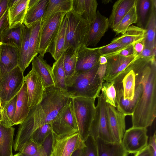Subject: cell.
Instances as JSON below:
<instances>
[{
	"label": "cell",
	"instance_id": "1",
	"mask_svg": "<svg viewBox=\"0 0 156 156\" xmlns=\"http://www.w3.org/2000/svg\"><path fill=\"white\" fill-rule=\"evenodd\" d=\"M139 58L132 64L136 78L143 90L132 116V127L147 128L156 116V66L155 59Z\"/></svg>",
	"mask_w": 156,
	"mask_h": 156
},
{
	"label": "cell",
	"instance_id": "2",
	"mask_svg": "<svg viewBox=\"0 0 156 156\" xmlns=\"http://www.w3.org/2000/svg\"><path fill=\"white\" fill-rule=\"evenodd\" d=\"M69 98L54 87L45 89L41 102L30 109L21 123L25 131L31 136L38 128L46 124H51Z\"/></svg>",
	"mask_w": 156,
	"mask_h": 156
},
{
	"label": "cell",
	"instance_id": "3",
	"mask_svg": "<svg viewBox=\"0 0 156 156\" xmlns=\"http://www.w3.org/2000/svg\"><path fill=\"white\" fill-rule=\"evenodd\" d=\"M99 63L90 70L75 73L67 91L62 92L66 97L71 98H83L96 99L100 94L102 84L97 74Z\"/></svg>",
	"mask_w": 156,
	"mask_h": 156
},
{
	"label": "cell",
	"instance_id": "4",
	"mask_svg": "<svg viewBox=\"0 0 156 156\" xmlns=\"http://www.w3.org/2000/svg\"><path fill=\"white\" fill-rule=\"evenodd\" d=\"M66 40L64 51L69 46L75 49L82 45H86L90 24L72 10L66 13Z\"/></svg>",
	"mask_w": 156,
	"mask_h": 156
},
{
	"label": "cell",
	"instance_id": "5",
	"mask_svg": "<svg viewBox=\"0 0 156 156\" xmlns=\"http://www.w3.org/2000/svg\"><path fill=\"white\" fill-rule=\"evenodd\" d=\"M72 99L78 132L84 141L89 136L90 127L94 117L95 99L83 98Z\"/></svg>",
	"mask_w": 156,
	"mask_h": 156
},
{
	"label": "cell",
	"instance_id": "6",
	"mask_svg": "<svg viewBox=\"0 0 156 156\" xmlns=\"http://www.w3.org/2000/svg\"><path fill=\"white\" fill-rule=\"evenodd\" d=\"M98 102L95 107L94 119L90 127L89 135L96 140L99 138L106 142H116L112 133L108 121L106 104L101 92L97 97Z\"/></svg>",
	"mask_w": 156,
	"mask_h": 156
},
{
	"label": "cell",
	"instance_id": "7",
	"mask_svg": "<svg viewBox=\"0 0 156 156\" xmlns=\"http://www.w3.org/2000/svg\"><path fill=\"white\" fill-rule=\"evenodd\" d=\"M24 82L23 73L18 66L0 76V101L2 108L17 95Z\"/></svg>",
	"mask_w": 156,
	"mask_h": 156
},
{
	"label": "cell",
	"instance_id": "8",
	"mask_svg": "<svg viewBox=\"0 0 156 156\" xmlns=\"http://www.w3.org/2000/svg\"><path fill=\"white\" fill-rule=\"evenodd\" d=\"M50 156H72L85 145L78 132L56 135L52 133Z\"/></svg>",
	"mask_w": 156,
	"mask_h": 156
},
{
	"label": "cell",
	"instance_id": "9",
	"mask_svg": "<svg viewBox=\"0 0 156 156\" xmlns=\"http://www.w3.org/2000/svg\"><path fill=\"white\" fill-rule=\"evenodd\" d=\"M66 13L59 12L55 13L41 24L38 54L42 57H44L48 48L57 34Z\"/></svg>",
	"mask_w": 156,
	"mask_h": 156
},
{
	"label": "cell",
	"instance_id": "10",
	"mask_svg": "<svg viewBox=\"0 0 156 156\" xmlns=\"http://www.w3.org/2000/svg\"><path fill=\"white\" fill-rule=\"evenodd\" d=\"M51 125L52 133L56 135L78 132L72 98H69Z\"/></svg>",
	"mask_w": 156,
	"mask_h": 156
},
{
	"label": "cell",
	"instance_id": "11",
	"mask_svg": "<svg viewBox=\"0 0 156 156\" xmlns=\"http://www.w3.org/2000/svg\"><path fill=\"white\" fill-rule=\"evenodd\" d=\"M147 131L146 128L133 127L125 131L122 143L129 154H135L148 145Z\"/></svg>",
	"mask_w": 156,
	"mask_h": 156
},
{
	"label": "cell",
	"instance_id": "12",
	"mask_svg": "<svg viewBox=\"0 0 156 156\" xmlns=\"http://www.w3.org/2000/svg\"><path fill=\"white\" fill-rule=\"evenodd\" d=\"M140 58L139 55L134 52L127 56L118 55L107 58L106 71L104 81H112L129 65Z\"/></svg>",
	"mask_w": 156,
	"mask_h": 156
},
{
	"label": "cell",
	"instance_id": "13",
	"mask_svg": "<svg viewBox=\"0 0 156 156\" xmlns=\"http://www.w3.org/2000/svg\"><path fill=\"white\" fill-rule=\"evenodd\" d=\"M132 64L112 81L116 92L122 93L124 99L129 100L133 98L136 86L135 75Z\"/></svg>",
	"mask_w": 156,
	"mask_h": 156
},
{
	"label": "cell",
	"instance_id": "14",
	"mask_svg": "<svg viewBox=\"0 0 156 156\" xmlns=\"http://www.w3.org/2000/svg\"><path fill=\"white\" fill-rule=\"evenodd\" d=\"M77 61L75 73L88 71L99 63L101 55L98 47L90 48L83 44L76 49Z\"/></svg>",
	"mask_w": 156,
	"mask_h": 156
},
{
	"label": "cell",
	"instance_id": "15",
	"mask_svg": "<svg viewBox=\"0 0 156 156\" xmlns=\"http://www.w3.org/2000/svg\"><path fill=\"white\" fill-rule=\"evenodd\" d=\"M30 109L39 104L42 100L44 90L42 81L38 75L34 70H31L25 76Z\"/></svg>",
	"mask_w": 156,
	"mask_h": 156
},
{
	"label": "cell",
	"instance_id": "16",
	"mask_svg": "<svg viewBox=\"0 0 156 156\" xmlns=\"http://www.w3.org/2000/svg\"><path fill=\"white\" fill-rule=\"evenodd\" d=\"M106 111L110 129L116 142L121 143L125 131V116L116 108L106 103Z\"/></svg>",
	"mask_w": 156,
	"mask_h": 156
},
{
	"label": "cell",
	"instance_id": "17",
	"mask_svg": "<svg viewBox=\"0 0 156 156\" xmlns=\"http://www.w3.org/2000/svg\"><path fill=\"white\" fill-rule=\"evenodd\" d=\"M29 0H8L7 9L9 28L23 24Z\"/></svg>",
	"mask_w": 156,
	"mask_h": 156
},
{
	"label": "cell",
	"instance_id": "18",
	"mask_svg": "<svg viewBox=\"0 0 156 156\" xmlns=\"http://www.w3.org/2000/svg\"><path fill=\"white\" fill-rule=\"evenodd\" d=\"M20 49L0 43V76L18 66Z\"/></svg>",
	"mask_w": 156,
	"mask_h": 156
},
{
	"label": "cell",
	"instance_id": "19",
	"mask_svg": "<svg viewBox=\"0 0 156 156\" xmlns=\"http://www.w3.org/2000/svg\"><path fill=\"white\" fill-rule=\"evenodd\" d=\"M109 27L108 19L97 11L94 22L90 25L88 38L86 46H95L105 35Z\"/></svg>",
	"mask_w": 156,
	"mask_h": 156
},
{
	"label": "cell",
	"instance_id": "20",
	"mask_svg": "<svg viewBox=\"0 0 156 156\" xmlns=\"http://www.w3.org/2000/svg\"><path fill=\"white\" fill-rule=\"evenodd\" d=\"M135 85L134 95L131 100L124 99L122 93L116 92V108L125 116L132 115L143 91L142 85L136 78Z\"/></svg>",
	"mask_w": 156,
	"mask_h": 156
},
{
	"label": "cell",
	"instance_id": "21",
	"mask_svg": "<svg viewBox=\"0 0 156 156\" xmlns=\"http://www.w3.org/2000/svg\"><path fill=\"white\" fill-rule=\"evenodd\" d=\"M48 2L49 0H29L23 24L30 28L36 22L41 21Z\"/></svg>",
	"mask_w": 156,
	"mask_h": 156
},
{
	"label": "cell",
	"instance_id": "22",
	"mask_svg": "<svg viewBox=\"0 0 156 156\" xmlns=\"http://www.w3.org/2000/svg\"><path fill=\"white\" fill-rule=\"evenodd\" d=\"M98 5L96 0H72V10L90 25L95 19Z\"/></svg>",
	"mask_w": 156,
	"mask_h": 156
},
{
	"label": "cell",
	"instance_id": "23",
	"mask_svg": "<svg viewBox=\"0 0 156 156\" xmlns=\"http://www.w3.org/2000/svg\"><path fill=\"white\" fill-rule=\"evenodd\" d=\"M30 110L27 84L24 80L17 95L16 110L12 121V126L21 124L28 115Z\"/></svg>",
	"mask_w": 156,
	"mask_h": 156
},
{
	"label": "cell",
	"instance_id": "24",
	"mask_svg": "<svg viewBox=\"0 0 156 156\" xmlns=\"http://www.w3.org/2000/svg\"><path fill=\"white\" fill-rule=\"evenodd\" d=\"M32 69L40 76L43 83L44 90L55 87L52 73V68L43 58L40 55L32 60Z\"/></svg>",
	"mask_w": 156,
	"mask_h": 156
},
{
	"label": "cell",
	"instance_id": "25",
	"mask_svg": "<svg viewBox=\"0 0 156 156\" xmlns=\"http://www.w3.org/2000/svg\"><path fill=\"white\" fill-rule=\"evenodd\" d=\"M137 0H118L114 4L108 19L109 27L115 28Z\"/></svg>",
	"mask_w": 156,
	"mask_h": 156
},
{
	"label": "cell",
	"instance_id": "26",
	"mask_svg": "<svg viewBox=\"0 0 156 156\" xmlns=\"http://www.w3.org/2000/svg\"><path fill=\"white\" fill-rule=\"evenodd\" d=\"M67 17L64 16L58 31L48 48L46 53L51 54L55 61L57 60L64 52L66 29Z\"/></svg>",
	"mask_w": 156,
	"mask_h": 156
},
{
	"label": "cell",
	"instance_id": "27",
	"mask_svg": "<svg viewBox=\"0 0 156 156\" xmlns=\"http://www.w3.org/2000/svg\"><path fill=\"white\" fill-rule=\"evenodd\" d=\"M98 156H128L122 143L109 142L100 138L96 139Z\"/></svg>",
	"mask_w": 156,
	"mask_h": 156
},
{
	"label": "cell",
	"instance_id": "28",
	"mask_svg": "<svg viewBox=\"0 0 156 156\" xmlns=\"http://www.w3.org/2000/svg\"><path fill=\"white\" fill-rule=\"evenodd\" d=\"M156 0H151V13L146 27L144 38L145 47L151 48H156Z\"/></svg>",
	"mask_w": 156,
	"mask_h": 156
},
{
	"label": "cell",
	"instance_id": "29",
	"mask_svg": "<svg viewBox=\"0 0 156 156\" xmlns=\"http://www.w3.org/2000/svg\"><path fill=\"white\" fill-rule=\"evenodd\" d=\"M15 129L7 127L0 123V156H12Z\"/></svg>",
	"mask_w": 156,
	"mask_h": 156
},
{
	"label": "cell",
	"instance_id": "30",
	"mask_svg": "<svg viewBox=\"0 0 156 156\" xmlns=\"http://www.w3.org/2000/svg\"><path fill=\"white\" fill-rule=\"evenodd\" d=\"M145 30L139 27L131 25L125 33L113 39L111 42H116L124 45L135 44L144 39Z\"/></svg>",
	"mask_w": 156,
	"mask_h": 156
},
{
	"label": "cell",
	"instance_id": "31",
	"mask_svg": "<svg viewBox=\"0 0 156 156\" xmlns=\"http://www.w3.org/2000/svg\"><path fill=\"white\" fill-rule=\"evenodd\" d=\"M77 61L76 49L69 46L64 51L63 66L66 76V83L67 87L76 73Z\"/></svg>",
	"mask_w": 156,
	"mask_h": 156
},
{
	"label": "cell",
	"instance_id": "32",
	"mask_svg": "<svg viewBox=\"0 0 156 156\" xmlns=\"http://www.w3.org/2000/svg\"><path fill=\"white\" fill-rule=\"evenodd\" d=\"M41 21L37 22L30 28V34L27 65L28 67L33 59L38 54Z\"/></svg>",
	"mask_w": 156,
	"mask_h": 156
},
{
	"label": "cell",
	"instance_id": "33",
	"mask_svg": "<svg viewBox=\"0 0 156 156\" xmlns=\"http://www.w3.org/2000/svg\"><path fill=\"white\" fill-rule=\"evenodd\" d=\"M72 9V0H49L46 10L41 21V24L55 13H67Z\"/></svg>",
	"mask_w": 156,
	"mask_h": 156
},
{
	"label": "cell",
	"instance_id": "34",
	"mask_svg": "<svg viewBox=\"0 0 156 156\" xmlns=\"http://www.w3.org/2000/svg\"><path fill=\"white\" fill-rule=\"evenodd\" d=\"M64 52L58 59L55 61L52 67L55 87L62 92L67 91L66 76L63 66Z\"/></svg>",
	"mask_w": 156,
	"mask_h": 156
},
{
	"label": "cell",
	"instance_id": "35",
	"mask_svg": "<svg viewBox=\"0 0 156 156\" xmlns=\"http://www.w3.org/2000/svg\"><path fill=\"white\" fill-rule=\"evenodd\" d=\"M22 38L20 48L18 66L23 73L27 67V62L29 48L30 29L23 24L22 25Z\"/></svg>",
	"mask_w": 156,
	"mask_h": 156
},
{
	"label": "cell",
	"instance_id": "36",
	"mask_svg": "<svg viewBox=\"0 0 156 156\" xmlns=\"http://www.w3.org/2000/svg\"><path fill=\"white\" fill-rule=\"evenodd\" d=\"M22 25L16 28L8 27L1 38L0 43L20 48L22 38Z\"/></svg>",
	"mask_w": 156,
	"mask_h": 156
},
{
	"label": "cell",
	"instance_id": "37",
	"mask_svg": "<svg viewBox=\"0 0 156 156\" xmlns=\"http://www.w3.org/2000/svg\"><path fill=\"white\" fill-rule=\"evenodd\" d=\"M137 2H136L122 19L118 25L113 30L116 34H123L128 28L138 21Z\"/></svg>",
	"mask_w": 156,
	"mask_h": 156
},
{
	"label": "cell",
	"instance_id": "38",
	"mask_svg": "<svg viewBox=\"0 0 156 156\" xmlns=\"http://www.w3.org/2000/svg\"><path fill=\"white\" fill-rule=\"evenodd\" d=\"M17 95L2 108V120L1 123L7 127L12 126V121L15 113Z\"/></svg>",
	"mask_w": 156,
	"mask_h": 156
},
{
	"label": "cell",
	"instance_id": "39",
	"mask_svg": "<svg viewBox=\"0 0 156 156\" xmlns=\"http://www.w3.org/2000/svg\"><path fill=\"white\" fill-rule=\"evenodd\" d=\"M85 146L75 151L72 156H98L96 140L89 135L84 141Z\"/></svg>",
	"mask_w": 156,
	"mask_h": 156
},
{
	"label": "cell",
	"instance_id": "40",
	"mask_svg": "<svg viewBox=\"0 0 156 156\" xmlns=\"http://www.w3.org/2000/svg\"><path fill=\"white\" fill-rule=\"evenodd\" d=\"M101 90L106 103L116 108V92L113 83L104 82Z\"/></svg>",
	"mask_w": 156,
	"mask_h": 156
},
{
	"label": "cell",
	"instance_id": "41",
	"mask_svg": "<svg viewBox=\"0 0 156 156\" xmlns=\"http://www.w3.org/2000/svg\"><path fill=\"white\" fill-rule=\"evenodd\" d=\"M52 133L50 124H47L38 128L33 133L30 140L42 145L48 137Z\"/></svg>",
	"mask_w": 156,
	"mask_h": 156
},
{
	"label": "cell",
	"instance_id": "42",
	"mask_svg": "<svg viewBox=\"0 0 156 156\" xmlns=\"http://www.w3.org/2000/svg\"><path fill=\"white\" fill-rule=\"evenodd\" d=\"M151 4V0H137L139 10L138 23L140 27H141L145 23L147 15L150 7Z\"/></svg>",
	"mask_w": 156,
	"mask_h": 156
},
{
	"label": "cell",
	"instance_id": "43",
	"mask_svg": "<svg viewBox=\"0 0 156 156\" xmlns=\"http://www.w3.org/2000/svg\"><path fill=\"white\" fill-rule=\"evenodd\" d=\"M42 145H39L30 140L24 145L19 152L28 155H32L38 153L43 148Z\"/></svg>",
	"mask_w": 156,
	"mask_h": 156
},
{
	"label": "cell",
	"instance_id": "44",
	"mask_svg": "<svg viewBox=\"0 0 156 156\" xmlns=\"http://www.w3.org/2000/svg\"><path fill=\"white\" fill-rule=\"evenodd\" d=\"M125 45L118 42H111L108 44L98 47V50L101 55L114 52Z\"/></svg>",
	"mask_w": 156,
	"mask_h": 156
},
{
	"label": "cell",
	"instance_id": "45",
	"mask_svg": "<svg viewBox=\"0 0 156 156\" xmlns=\"http://www.w3.org/2000/svg\"><path fill=\"white\" fill-rule=\"evenodd\" d=\"M9 25L8 11L7 9L0 18V41L3 34L9 27Z\"/></svg>",
	"mask_w": 156,
	"mask_h": 156
},
{
	"label": "cell",
	"instance_id": "46",
	"mask_svg": "<svg viewBox=\"0 0 156 156\" xmlns=\"http://www.w3.org/2000/svg\"><path fill=\"white\" fill-rule=\"evenodd\" d=\"M155 54L156 48H151L144 47L139 56L141 58H149L152 56H155Z\"/></svg>",
	"mask_w": 156,
	"mask_h": 156
},
{
	"label": "cell",
	"instance_id": "47",
	"mask_svg": "<svg viewBox=\"0 0 156 156\" xmlns=\"http://www.w3.org/2000/svg\"><path fill=\"white\" fill-rule=\"evenodd\" d=\"M107 67V64H100L97 71V74L99 79L102 84L104 82V78L106 74Z\"/></svg>",
	"mask_w": 156,
	"mask_h": 156
},
{
	"label": "cell",
	"instance_id": "48",
	"mask_svg": "<svg viewBox=\"0 0 156 156\" xmlns=\"http://www.w3.org/2000/svg\"><path fill=\"white\" fill-rule=\"evenodd\" d=\"M148 144L150 146L152 153V156H156V132L150 137Z\"/></svg>",
	"mask_w": 156,
	"mask_h": 156
},
{
	"label": "cell",
	"instance_id": "49",
	"mask_svg": "<svg viewBox=\"0 0 156 156\" xmlns=\"http://www.w3.org/2000/svg\"><path fill=\"white\" fill-rule=\"evenodd\" d=\"M134 156H152V153L150 146L148 145L143 149L135 154Z\"/></svg>",
	"mask_w": 156,
	"mask_h": 156
},
{
	"label": "cell",
	"instance_id": "50",
	"mask_svg": "<svg viewBox=\"0 0 156 156\" xmlns=\"http://www.w3.org/2000/svg\"><path fill=\"white\" fill-rule=\"evenodd\" d=\"M144 39L141 41L136 43L133 46L134 52L139 55L141 53L144 47Z\"/></svg>",
	"mask_w": 156,
	"mask_h": 156
},
{
	"label": "cell",
	"instance_id": "51",
	"mask_svg": "<svg viewBox=\"0 0 156 156\" xmlns=\"http://www.w3.org/2000/svg\"><path fill=\"white\" fill-rule=\"evenodd\" d=\"M8 0H0V18L7 9Z\"/></svg>",
	"mask_w": 156,
	"mask_h": 156
},
{
	"label": "cell",
	"instance_id": "52",
	"mask_svg": "<svg viewBox=\"0 0 156 156\" xmlns=\"http://www.w3.org/2000/svg\"><path fill=\"white\" fill-rule=\"evenodd\" d=\"M20 154V155L22 156H49L48 153L46 151L43 147L38 153L34 155H28L23 154Z\"/></svg>",
	"mask_w": 156,
	"mask_h": 156
},
{
	"label": "cell",
	"instance_id": "53",
	"mask_svg": "<svg viewBox=\"0 0 156 156\" xmlns=\"http://www.w3.org/2000/svg\"><path fill=\"white\" fill-rule=\"evenodd\" d=\"M99 64H107V59L105 56L101 55L99 58Z\"/></svg>",
	"mask_w": 156,
	"mask_h": 156
},
{
	"label": "cell",
	"instance_id": "54",
	"mask_svg": "<svg viewBox=\"0 0 156 156\" xmlns=\"http://www.w3.org/2000/svg\"><path fill=\"white\" fill-rule=\"evenodd\" d=\"M2 120V107L0 101V123H1Z\"/></svg>",
	"mask_w": 156,
	"mask_h": 156
},
{
	"label": "cell",
	"instance_id": "55",
	"mask_svg": "<svg viewBox=\"0 0 156 156\" xmlns=\"http://www.w3.org/2000/svg\"><path fill=\"white\" fill-rule=\"evenodd\" d=\"M20 154V153L19 152L17 154H16L14 155H13L12 156H17L18 155H19Z\"/></svg>",
	"mask_w": 156,
	"mask_h": 156
},
{
	"label": "cell",
	"instance_id": "56",
	"mask_svg": "<svg viewBox=\"0 0 156 156\" xmlns=\"http://www.w3.org/2000/svg\"><path fill=\"white\" fill-rule=\"evenodd\" d=\"M20 154L19 155H18L17 156H22L21 155H20Z\"/></svg>",
	"mask_w": 156,
	"mask_h": 156
},
{
	"label": "cell",
	"instance_id": "57",
	"mask_svg": "<svg viewBox=\"0 0 156 156\" xmlns=\"http://www.w3.org/2000/svg\"><path fill=\"white\" fill-rule=\"evenodd\" d=\"M49 156H50V155H49Z\"/></svg>",
	"mask_w": 156,
	"mask_h": 156
}]
</instances>
